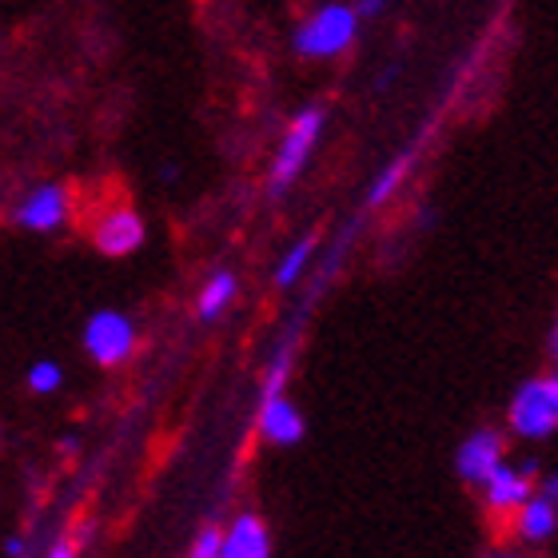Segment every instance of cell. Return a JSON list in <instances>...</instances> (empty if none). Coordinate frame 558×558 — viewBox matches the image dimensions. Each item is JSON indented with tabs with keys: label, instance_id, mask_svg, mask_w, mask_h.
I'll return each mask as SVG.
<instances>
[{
	"label": "cell",
	"instance_id": "8992f818",
	"mask_svg": "<svg viewBox=\"0 0 558 558\" xmlns=\"http://www.w3.org/2000/svg\"><path fill=\"white\" fill-rule=\"evenodd\" d=\"M72 220V192L57 180H45V184H33L16 199V208H12V223L21 228V232H33V235H52L60 228H69Z\"/></svg>",
	"mask_w": 558,
	"mask_h": 558
},
{
	"label": "cell",
	"instance_id": "5bb4252c",
	"mask_svg": "<svg viewBox=\"0 0 558 558\" xmlns=\"http://www.w3.org/2000/svg\"><path fill=\"white\" fill-rule=\"evenodd\" d=\"M315 259V235H303L276 259V288H295Z\"/></svg>",
	"mask_w": 558,
	"mask_h": 558
},
{
	"label": "cell",
	"instance_id": "3957f363",
	"mask_svg": "<svg viewBox=\"0 0 558 558\" xmlns=\"http://www.w3.org/2000/svg\"><path fill=\"white\" fill-rule=\"evenodd\" d=\"M507 430L526 442H543L558 435V367H547L514 387L511 403H507Z\"/></svg>",
	"mask_w": 558,
	"mask_h": 558
},
{
	"label": "cell",
	"instance_id": "ffe728a7",
	"mask_svg": "<svg viewBox=\"0 0 558 558\" xmlns=\"http://www.w3.org/2000/svg\"><path fill=\"white\" fill-rule=\"evenodd\" d=\"M547 360H550V367H558V307H555V319H550V331H547Z\"/></svg>",
	"mask_w": 558,
	"mask_h": 558
},
{
	"label": "cell",
	"instance_id": "30bf717a",
	"mask_svg": "<svg viewBox=\"0 0 558 558\" xmlns=\"http://www.w3.org/2000/svg\"><path fill=\"white\" fill-rule=\"evenodd\" d=\"M223 558H271V531L256 511H240L223 523Z\"/></svg>",
	"mask_w": 558,
	"mask_h": 558
},
{
	"label": "cell",
	"instance_id": "9a60e30c",
	"mask_svg": "<svg viewBox=\"0 0 558 558\" xmlns=\"http://www.w3.org/2000/svg\"><path fill=\"white\" fill-rule=\"evenodd\" d=\"M291 363H295V348H291V339H283V343H279L276 351H271L268 372H264V396H276V391H288Z\"/></svg>",
	"mask_w": 558,
	"mask_h": 558
},
{
	"label": "cell",
	"instance_id": "52a82bcc",
	"mask_svg": "<svg viewBox=\"0 0 558 558\" xmlns=\"http://www.w3.org/2000/svg\"><path fill=\"white\" fill-rule=\"evenodd\" d=\"M88 235H93V247L100 252V256L124 259L144 247V240H148V223H144V216H140L132 204H108V208L96 211Z\"/></svg>",
	"mask_w": 558,
	"mask_h": 558
},
{
	"label": "cell",
	"instance_id": "2e32d148",
	"mask_svg": "<svg viewBox=\"0 0 558 558\" xmlns=\"http://www.w3.org/2000/svg\"><path fill=\"white\" fill-rule=\"evenodd\" d=\"M24 384L33 396H57L60 387H64V367L57 360H36L24 375Z\"/></svg>",
	"mask_w": 558,
	"mask_h": 558
},
{
	"label": "cell",
	"instance_id": "7a4b0ae2",
	"mask_svg": "<svg viewBox=\"0 0 558 558\" xmlns=\"http://www.w3.org/2000/svg\"><path fill=\"white\" fill-rule=\"evenodd\" d=\"M324 129H327L324 105H307L288 120V129H283V136H279L276 151H271V163H268L271 196H283V192L300 180L303 168L312 163L315 148H319V140H324Z\"/></svg>",
	"mask_w": 558,
	"mask_h": 558
},
{
	"label": "cell",
	"instance_id": "44dd1931",
	"mask_svg": "<svg viewBox=\"0 0 558 558\" xmlns=\"http://www.w3.org/2000/svg\"><path fill=\"white\" fill-rule=\"evenodd\" d=\"M538 490H543L547 499H555V502H558V471H550V475L538 478Z\"/></svg>",
	"mask_w": 558,
	"mask_h": 558
},
{
	"label": "cell",
	"instance_id": "6da1fadb",
	"mask_svg": "<svg viewBox=\"0 0 558 558\" xmlns=\"http://www.w3.org/2000/svg\"><path fill=\"white\" fill-rule=\"evenodd\" d=\"M360 12L348 0H324L291 28V52L303 60H339L360 36Z\"/></svg>",
	"mask_w": 558,
	"mask_h": 558
},
{
	"label": "cell",
	"instance_id": "8fae6325",
	"mask_svg": "<svg viewBox=\"0 0 558 558\" xmlns=\"http://www.w3.org/2000/svg\"><path fill=\"white\" fill-rule=\"evenodd\" d=\"M511 535L519 538L523 547H543V543H550V538L558 535V502L538 490L535 499L523 502V507L514 511Z\"/></svg>",
	"mask_w": 558,
	"mask_h": 558
},
{
	"label": "cell",
	"instance_id": "9c48e42d",
	"mask_svg": "<svg viewBox=\"0 0 558 558\" xmlns=\"http://www.w3.org/2000/svg\"><path fill=\"white\" fill-rule=\"evenodd\" d=\"M256 435L268 442V447H300V439L307 435V418H303V411L291 403L288 391L259 396Z\"/></svg>",
	"mask_w": 558,
	"mask_h": 558
},
{
	"label": "cell",
	"instance_id": "e0dca14e",
	"mask_svg": "<svg viewBox=\"0 0 558 558\" xmlns=\"http://www.w3.org/2000/svg\"><path fill=\"white\" fill-rule=\"evenodd\" d=\"M184 558H223V526L208 523L192 538V547H187Z\"/></svg>",
	"mask_w": 558,
	"mask_h": 558
},
{
	"label": "cell",
	"instance_id": "277c9868",
	"mask_svg": "<svg viewBox=\"0 0 558 558\" xmlns=\"http://www.w3.org/2000/svg\"><path fill=\"white\" fill-rule=\"evenodd\" d=\"M136 343H140V331H136V319L129 312H120V307H100L84 319V331H81V348L84 355L96 363V367H105V372H117L124 363L136 355Z\"/></svg>",
	"mask_w": 558,
	"mask_h": 558
},
{
	"label": "cell",
	"instance_id": "d6986e66",
	"mask_svg": "<svg viewBox=\"0 0 558 558\" xmlns=\"http://www.w3.org/2000/svg\"><path fill=\"white\" fill-rule=\"evenodd\" d=\"M387 9H391V0H355V12H360L363 21H379Z\"/></svg>",
	"mask_w": 558,
	"mask_h": 558
},
{
	"label": "cell",
	"instance_id": "5b68a950",
	"mask_svg": "<svg viewBox=\"0 0 558 558\" xmlns=\"http://www.w3.org/2000/svg\"><path fill=\"white\" fill-rule=\"evenodd\" d=\"M538 495V466L526 459V463H507L495 471V475L478 487V499H483V511L490 519H499V523H511L514 511L531 502Z\"/></svg>",
	"mask_w": 558,
	"mask_h": 558
},
{
	"label": "cell",
	"instance_id": "ba28073f",
	"mask_svg": "<svg viewBox=\"0 0 558 558\" xmlns=\"http://www.w3.org/2000/svg\"><path fill=\"white\" fill-rule=\"evenodd\" d=\"M502 463H507V439H502V430H495V427H475L459 442V451H454V475L475 490L483 487Z\"/></svg>",
	"mask_w": 558,
	"mask_h": 558
},
{
	"label": "cell",
	"instance_id": "7402d4cb",
	"mask_svg": "<svg viewBox=\"0 0 558 558\" xmlns=\"http://www.w3.org/2000/svg\"><path fill=\"white\" fill-rule=\"evenodd\" d=\"M4 555H9V558H24V555H28V547H24V538H21V535H12L9 543H4Z\"/></svg>",
	"mask_w": 558,
	"mask_h": 558
},
{
	"label": "cell",
	"instance_id": "7c38bea8",
	"mask_svg": "<svg viewBox=\"0 0 558 558\" xmlns=\"http://www.w3.org/2000/svg\"><path fill=\"white\" fill-rule=\"evenodd\" d=\"M235 295H240V279H235V271H228V268L211 271L196 295V315L211 324V319H220V315L232 307Z\"/></svg>",
	"mask_w": 558,
	"mask_h": 558
},
{
	"label": "cell",
	"instance_id": "603a6c76",
	"mask_svg": "<svg viewBox=\"0 0 558 558\" xmlns=\"http://www.w3.org/2000/svg\"><path fill=\"white\" fill-rule=\"evenodd\" d=\"M483 558H519V555H511V550H490V555H483Z\"/></svg>",
	"mask_w": 558,
	"mask_h": 558
},
{
	"label": "cell",
	"instance_id": "ac0fdd59",
	"mask_svg": "<svg viewBox=\"0 0 558 558\" xmlns=\"http://www.w3.org/2000/svg\"><path fill=\"white\" fill-rule=\"evenodd\" d=\"M88 535H93V523L81 526V531H69V535L52 538V547H48L45 558H81L84 547H88Z\"/></svg>",
	"mask_w": 558,
	"mask_h": 558
},
{
	"label": "cell",
	"instance_id": "4fadbf2b",
	"mask_svg": "<svg viewBox=\"0 0 558 558\" xmlns=\"http://www.w3.org/2000/svg\"><path fill=\"white\" fill-rule=\"evenodd\" d=\"M411 163H415V151H403V156H396L391 163H384V168L375 172V180H372V187H367L363 204H367L372 211L384 208L387 199H391L399 187H403V180H408V172H411Z\"/></svg>",
	"mask_w": 558,
	"mask_h": 558
}]
</instances>
